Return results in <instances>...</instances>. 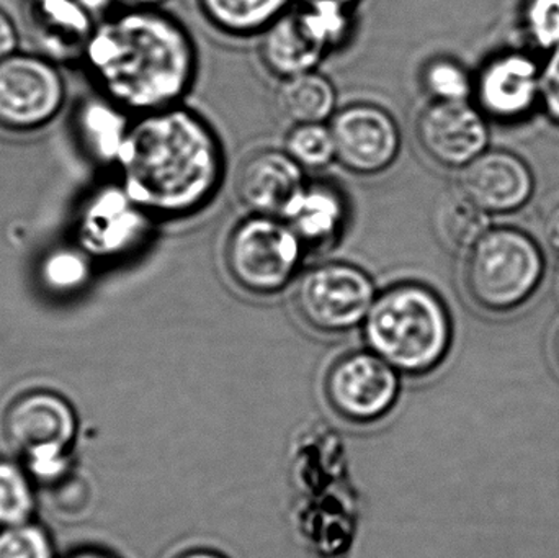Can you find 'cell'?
Here are the masks:
<instances>
[{
    "label": "cell",
    "mask_w": 559,
    "mask_h": 558,
    "mask_svg": "<svg viewBox=\"0 0 559 558\" xmlns=\"http://www.w3.org/2000/svg\"><path fill=\"white\" fill-rule=\"evenodd\" d=\"M121 186L157 222L197 215L225 179V150L192 108H164L131 123L121 150Z\"/></svg>",
    "instance_id": "6da1fadb"
},
{
    "label": "cell",
    "mask_w": 559,
    "mask_h": 558,
    "mask_svg": "<svg viewBox=\"0 0 559 558\" xmlns=\"http://www.w3.org/2000/svg\"><path fill=\"white\" fill-rule=\"evenodd\" d=\"M82 61L98 94L138 117L182 104L199 71L189 29L160 9L136 7L108 16Z\"/></svg>",
    "instance_id": "7a4b0ae2"
},
{
    "label": "cell",
    "mask_w": 559,
    "mask_h": 558,
    "mask_svg": "<svg viewBox=\"0 0 559 558\" xmlns=\"http://www.w3.org/2000/svg\"><path fill=\"white\" fill-rule=\"evenodd\" d=\"M361 328L371 353L406 376L433 372L452 346L449 308L419 282H400L378 292Z\"/></svg>",
    "instance_id": "3957f363"
},
{
    "label": "cell",
    "mask_w": 559,
    "mask_h": 558,
    "mask_svg": "<svg viewBox=\"0 0 559 558\" xmlns=\"http://www.w3.org/2000/svg\"><path fill=\"white\" fill-rule=\"evenodd\" d=\"M545 259L537 242L515 228H491L466 251L465 288L473 304L489 313L524 305L542 284Z\"/></svg>",
    "instance_id": "277c9868"
},
{
    "label": "cell",
    "mask_w": 559,
    "mask_h": 558,
    "mask_svg": "<svg viewBox=\"0 0 559 558\" xmlns=\"http://www.w3.org/2000/svg\"><path fill=\"white\" fill-rule=\"evenodd\" d=\"M348 7L298 2L262 33V64L280 81L316 71L325 56L342 48L354 28Z\"/></svg>",
    "instance_id": "5b68a950"
},
{
    "label": "cell",
    "mask_w": 559,
    "mask_h": 558,
    "mask_svg": "<svg viewBox=\"0 0 559 558\" xmlns=\"http://www.w3.org/2000/svg\"><path fill=\"white\" fill-rule=\"evenodd\" d=\"M306 251L285 219L252 213L226 239V271L241 290L272 297L295 281Z\"/></svg>",
    "instance_id": "8992f818"
},
{
    "label": "cell",
    "mask_w": 559,
    "mask_h": 558,
    "mask_svg": "<svg viewBox=\"0 0 559 558\" xmlns=\"http://www.w3.org/2000/svg\"><path fill=\"white\" fill-rule=\"evenodd\" d=\"M75 431L74 409L62 396L46 390L22 393L3 415L7 444L22 455L35 477L49 484L68 472Z\"/></svg>",
    "instance_id": "52a82bcc"
},
{
    "label": "cell",
    "mask_w": 559,
    "mask_h": 558,
    "mask_svg": "<svg viewBox=\"0 0 559 558\" xmlns=\"http://www.w3.org/2000/svg\"><path fill=\"white\" fill-rule=\"evenodd\" d=\"M157 219L118 183H104L82 200L75 245L97 261H123L150 242Z\"/></svg>",
    "instance_id": "ba28073f"
},
{
    "label": "cell",
    "mask_w": 559,
    "mask_h": 558,
    "mask_svg": "<svg viewBox=\"0 0 559 558\" xmlns=\"http://www.w3.org/2000/svg\"><path fill=\"white\" fill-rule=\"evenodd\" d=\"M378 290L360 265L332 261L308 269L296 285L299 317L322 334H344L364 324Z\"/></svg>",
    "instance_id": "9c48e42d"
},
{
    "label": "cell",
    "mask_w": 559,
    "mask_h": 558,
    "mask_svg": "<svg viewBox=\"0 0 559 558\" xmlns=\"http://www.w3.org/2000/svg\"><path fill=\"white\" fill-rule=\"evenodd\" d=\"M66 102V82L58 62L43 55L19 52L0 61V128L29 133L48 127Z\"/></svg>",
    "instance_id": "30bf717a"
},
{
    "label": "cell",
    "mask_w": 559,
    "mask_h": 558,
    "mask_svg": "<svg viewBox=\"0 0 559 558\" xmlns=\"http://www.w3.org/2000/svg\"><path fill=\"white\" fill-rule=\"evenodd\" d=\"M324 395L332 412L352 425H373L396 405V370L367 351L345 354L329 367Z\"/></svg>",
    "instance_id": "8fae6325"
},
{
    "label": "cell",
    "mask_w": 559,
    "mask_h": 558,
    "mask_svg": "<svg viewBox=\"0 0 559 558\" xmlns=\"http://www.w3.org/2000/svg\"><path fill=\"white\" fill-rule=\"evenodd\" d=\"M335 161L355 176H377L401 153V130L390 111L374 104H350L329 121Z\"/></svg>",
    "instance_id": "7c38bea8"
},
{
    "label": "cell",
    "mask_w": 559,
    "mask_h": 558,
    "mask_svg": "<svg viewBox=\"0 0 559 558\" xmlns=\"http://www.w3.org/2000/svg\"><path fill=\"white\" fill-rule=\"evenodd\" d=\"M114 0H25V23L39 55L52 61L82 58Z\"/></svg>",
    "instance_id": "4fadbf2b"
},
{
    "label": "cell",
    "mask_w": 559,
    "mask_h": 558,
    "mask_svg": "<svg viewBox=\"0 0 559 558\" xmlns=\"http://www.w3.org/2000/svg\"><path fill=\"white\" fill-rule=\"evenodd\" d=\"M416 133L424 153L447 169H465L489 143L485 114L468 100H433L420 111Z\"/></svg>",
    "instance_id": "5bb4252c"
},
{
    "label": "cell",
    "mask_w": 559,
    "mask_h": 558,
    "mask_svg": "<svg viewBox=\"0 0 559 558\" xmlns=\"http://www.w3.org/2000/svg\"><path fill=\"white\" fill-rule=\"evenodd\" d=\"M459 189L488 215L511 213L531 200L534 174L518 154L485 151L462 169Z\"/></svg>",
    "instance_id": "9a60e30c"
},
{
    "label": "cell",
    "mask_w": 559,
    "mask_h": 558,
    "mask_svg": "<svg viewBox=\"0 0 559 558\" xmlns=\"http://www.w3.org/2000/svg\"><path fill=\"white\" fill-rule=\"evenodd\" d=\"M542 72L521 52H508L486 62L473 94L483 114L496 120H519L540 100Z\"/></svg>",
    "instance_id": "2e32d148"
},
{
    "label": "cell",
    "mask_w": 559,
    "mask_h": 558,
    "mask_svg": "<svg viewBox=\"0 0 559 558\" xmlns=\"http://www.w3.org/2000/svg\"><path fill=\"white\" fill-rule=\"evenodd\" d=\"M306 183L305 169L285 150H262L242 164L236 192L254 215L282 218Z\"/></svg>",
    "instance_id": "e0dca14e"
},
{
    "label": "cell",
    "mask_w": 559,
    "mask_h": 558,
    "mask_svg": "<svg viewBox=\"0 0 559 558\" xmlns=\"http://www.w3.org/2000/svg\"><path fill=\"white\" fill-rule=\"evenodd\" d=\"M282 219L292 226L306 249L331 248L347 228V199L332 183L308 182Z\"/></svg>",
    "instance_id": "ac0fdd59"
},
{
    "label": "cell",
    "mask_w": 559,
    "mask_h": 558,
    "mask_svg": "<svg viewBox=\"0 0 559 558\" xmlns=\"http://www.w3.org/2000/svg\"><path fill=\"white\" fill-rule=\"evenodd\" d=\"M128 111L104 95L85 98L75 110V133L85 153L98 164L117 166L130 133Z\"/></svg>",
    "instance_id": "d6986e66"
},
{
    "label": "cell",
    "mask_w": 559,
    "mask_h": 558,
    "mask_svg": "<svg viewBox=\"0 0 559 558\" xmlns=\"http://www.w3.org/2000/svg\"><path fill=\"white\" fill-rule=\"evenodd\" d=\"M277 102L293 124L329 123L337 111V91L331 79L316 69L282 79Z\"/></svg>",
    "instance_id": "ffe728a7"
},
{
    "label": "cell",
    "mask_w": 559,
    "mask_h": 558,
    "mask_svg": "<svg viewBox=\"0 0 559 558\" xmlns=\"http://www.w3.org/2000/svg\"><path fill=\"white\" fill-rule=\"evenodd\" d=\"M292 5L293 0H199L206 22L236 38L262 35Z\"/></svg>",
    "instance_id": "44dd1931"
},
{
    "label": "cell",
    "mask_w": 559,
    "mask_h": 558,
    "mask_svg": "<svg viewBox=\"0 0 559 558\" xmlns=\"http://www.w3.org/2000/svg\"><path fill=\"white\" fill-rule=\"evenodd\" d=\"M439 229L453 249L468 251L491 228L488 213L456 189L440 203Z\"/></svg>",
    "instance_id": "7402d4cb"
},
{
    "label": "cell",
    "mask_w": 559,
    "mask_h": 558,
    "mask_svg": "<svg viewBox=\"0 0 559 558\" xmlns=\"http://www.w3.org/2000/svg\"><path fill=\"white\" fill-rule=\"evenodd\" d=\"M92 261L78 245L52 249L41 259L39 281L52 294H75L91 282Z\"/></svg>",
    "instance_id": "603a6c76"
},
{
    "label": "cell",
    "mask_w": 559,
    "mask_h": 558,
    "mask_svg": "<svg viewBox=\"0 0 559 558\" xmlns=\"http://www.w3.org/2000/svg\"><path fill=\"white\" fill-rule=\"evenodd\" d=\"M283 150L305 170H321L335 161V143L329 123L293 124Z\"/></svg>",
    "instance_id": "cb8c5ba5"
},
{
    "label": "cell",
    "mask_w": 559,
    "mask_h": 558,
    "mask_svg": "<svg viewBox=\"0 0 559 558\" xmlns=\"http://www.w3.org/2000/svg\"><path fill=\"white\" fill-rule=\"evenodd\" d=\"M33 513V494L25 472L12 462H0V524H25Z\"/></svg>",
    "instance_id": "d4e9b609"
},
{
    "label": "cell",
    "mask_w": 559,
    "mask_h": 558,
    "mask_svg": "<svg viewBox=\"0 0 559 558\" xmlns=\"http://www.w3.org/2000/svg\"><path fill=\"white\" fill-rule=\"evenodd\" d=\"M423 84L427 94L437 102L468 100L475 88V82L466 69L450 58H436L427 62Z\"/></svg>",
    "instance_id": "484cf974"
},
{
    "label": "cell",
    "mask_w": 559,
    "mask_h": 558,
    "mask_svg": "<svg viewBox=\"0 0 559 558\" xmlns=\"http://www.w3.org/2000/svg\"><path fill=\"white\" fill-rule=\"evenodd\" d=\"M522 23L535 46L559 48V0H525Z\"/></svg>",
    "instance_id": "4316f807"
},
{
    "label": "cell",
    "mask_w": 559,
    "mask_h": 558,
    "mask_svg": "<svg viewBox=\"0 0 559 558\" xmlns=\"http://www.w3.org/2000/svg\"><path fill=\"white\" fill-rule=\"evenodd\" d=\"M0 558H55L51 541L36 524L3 526L0 531Z\"/></svg>",
    "instance_id": "83f0119b"
},
{
    "label": "cell",
    "mask_w": 559,
    "mask_h": 558,
    "mask_svg": "<svg viewBox=\"0 0 559 558\" xmlns=\"http://www.w3.org/2000/svg\"><path fill=\"white\" fill-rule=\"evenodd\" d=\"M540 100L548 118L559 127V48L542 72Z\"/></svg>",
    "instance_id": "f1b7e54d"
},
{
    "label": "cell",
    "mask_w": 559,
    "mask_h": 558,
    "mask_svg": "<svg viewBox=\"0 0 559 558\" xmlns=\"http://www.w3.org/2000/svg\"><path fill=\"white\" fill-rule=\"evenodd\" d=\"M19 41V32L12 16L0 9V61L15 55Z\"/></svg>",
    "instance_id": "f546056e"
},
{
    "label": "cell",
    "mask_w": 559,
    "mask_h": 558,
    "mask_svg": "<svg viewBox=\"0 0 559 558\" xmlns=\"http://www.w3.org/2000/svg\"><path fill=\"white\" fill-rule=\"evenodd\" d=\"M545 238H547L550 248L559 254V203L551 209L547 219H545Z\"/></svg>",
    "instance_id": "4dcf8cb0"
},
{
    "label": "cell",
    "mask_w": 559,
    "mask_h": 558,
    "mask_svg": "<svg viewBox=\"0 0 559 558\" xmlns=\"http://www.w3.org/2000/svg\"><path fill=\"white\" fill-rule=\"evenodd\" d=\"M174 558H226V557L222 556V554L213 553V550L193 549V550H186V553L179 554V556H176Z\"/></svg>",
    "instance_id": "1f68e13d"
},
{
    "label": "cell",
    "mask_w": 559,
    "mask_h": 558,
    "mask_svg": "<svg viewBox=\"0 0 559 558\" xmlns=\"http://www.w3.org/2000/svg\"><path fill=\"white\" fill-rule=\"evenodd\" d=\"M128 7H136V9H159L167 0H123Z\"/></svg>",
    "instance_id": "d6a6232c"
},
{
    "label": "cell",
    "mask_w": 559,
    "mask_h": 558,
    "mask_svg": "<svg viewBox=\"0 0 559 558\" xmlns=\"http://www.w3.org/2000/svg\"><path fill=\"white\" fill-rule=\"evenodd\" d=\"M68 558H120L111 556V554L105 553V550L97 549H85L79 550V553L72 554L71 557Z\"/></svg>",
    "instance_id": "836d02e7"
},
{
    "label": "cell",
    "mask_w": 559,
    "mask_h": 558,
    "mask_svg": "<svg viewBox=\"0 0 559 558\" xmlns=\"http://www.w3.org/2000/svg\"><path fill=\"white\" fill-rule=\"evenodd\" d=\"M298 2H334L338 3V5L348 7V9H354L360 0H298Z\"/></svg>",
    "instance_id": "e575fe53"
},
{
    "label": "cell",
    "mask_w": 559,
    "mask_h": 558,
    "mask_svg": "<svg viewBox=\"0 0 559 558\" xmlns=\"http://www.w3.org/2000/svg\"><path fill=\"white\" fill-rule=\"evenodd\" d=\"M554 353H555V357H557V364L559 366V328L557 331V336H555Z\"/></svg>",
    "instance_id": "d590c367"
}]
</instances>
